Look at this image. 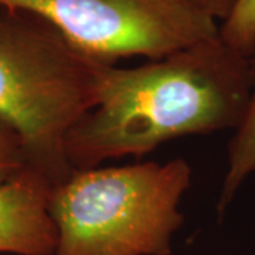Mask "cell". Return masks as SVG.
Returning a JSON list of instances; mask_svg holds the SVG:
<instances>
[{
    "instance_id": "cell-4",
    "label": "cell",
    "mask_w": 255,
    "mask_h": 255,
    "mask_svg": "<svg viewBox=\"0 0 255 255\" xmlns=\"http://www.w3.org/2000/svg\"><path fill=\"white\" fill-rule=\"evenodd\" d=\"M1 7L34 13L92 60L163 58L220 34L193 0H0Z\"/></svg>"
},
{
    "instance_id": "cell-9",
    "label": "cell",
    "mask_w": 255,
    "mask_h": 255,
    "mask_svg": "<svg viewBox=\"0 0 255 255\" xmlns=\"http://www.w3.org/2000/svg\"><path fill=\"white\" fill-rule=\"evenodd\" d=\"M204 13H207L210 17L216 21L220 20L221 23L230 16L233 11L237 0H193Z\"/></svg>"
},
{
    "instance_id": "cell-2",
    "label": "cell",
    "mask_w": 255,
    "mask_h": 255,
    "mask_svg": "<svg viewBox=\"0 0 255 255\" xmlns=\"http://www.w3.org/2000/svg\"><path fill=\"white\" fill-rule=\"evenodd\" d=\"M101 64L43 17L0 6V121L20 137L27 169L53 186L74 172L65 143L95 107Z\"/></svg>"
},
{
    "instance_id": "cell-5",
    "label": "cell",
    "mask_w": 255,
    "mask_h": 255,
    "mask_svg": "<svg viewBox=\"0 0 255 255\" xmlns=\"http://www.w3.org/2000/svg\"><path fill=\"white\" fill-rule=\"evenodd\" d=\"M53 187L30 169L0 184V254L54 255L57 230L48 210Z\"/></svg>"
},
{
    "instance_id": "cell-3",
    "label": "cell",
    "mask_w": 255,
    "mask_h": 255,
    "mask_svg": "<svg viewBox=\"0 0 255 255\" xmlns=\"http://www.w3.org/2000/svg\"><path fill=\"white\" fill-rule=\"evenodd\" d=\"M191 177L183 157L74 170L50 196L54 255H172Z\"/></svg>"
},
{
    "instance_id": "cell-8",
    "label": "cell",
    "mask_w": 255,
    "mask_h": 255,
    "mask_svg": "<svg viewBox=\"0 0 255 255\" xmlns=\"http://www.w3.org/2000/svg\"><path fill=\"white\" fill-rule=\"evenodd\" d=\"M27 169V159L17 133L0 121V184Z\"/></svg>"
},
{
    "instance_id": "cell-7",
    "label": "cell",
    "mask_w": 255,
    "mask_h": 255,
    "mask_svg": "<svg viewBox=\"0 0 255 255\" xmlns=\"http://www.w3.org/2000/svg\"><path fill=\"white\" fill-rule=\"evenodd\" d=\"M221 40L246 58L255 55V0H237L220 26Z\"/></svg>"
},
{
    "instance_id": "cell-6",
    "label": "cell",
    "mask_w": 255,
    "mask_h": 255,
    "mask_svg": "<svg viewBox=\"0 0 255 255\" xmlns=\"http://www.w3.org/2000/svg\"><path fill=\"white\" fill-rule=\"evenodd\" d=\"M251 91L244 117L228 143L227 170L220 190L217 211L223 216L248 177L255 173V55L250 58Z\"/></svg>"
},
{
    "instance_id": "cell-1",
    "label": "cell",
    "mask_w": 255,
    "mask_h": 255,
    "mask_svg": "<svg viewBox=\"0 0 255 255\" xmlns=\"http://www.w3.org/2000/svg\"><path fill=\"white\" fill-rule=\"evenodd\" d=\"M251 91L250 58L221 37L130 68L101 64L97 102L73 128V170L145 156L169 140L236 129Z\"/></svg>"
}]
</instances>
